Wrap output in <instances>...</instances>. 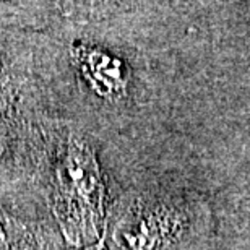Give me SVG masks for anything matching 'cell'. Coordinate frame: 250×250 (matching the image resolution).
Returning <instances> with one entry per match:
<instances>
[{
    "label": "cell",
    "instance_id": "7a4b0ae2",
    "mask_svg": "<svg viewBox=\"0 0 250 250\" xmlns=\"http://www.w3.org/2000/svg\"><path fill=\"white\" fill-rule=\"evenodd\" d=\"M0 68H2V59H0Z\"/></svg>",
    "mask_w": 250,
    "mask_h": 250
},
{
    "label": "cell",
    "instance_id": "6da1fadb",
    "mask_svg": "<svg viewBox=\"0 0 250 250\" xmlns=\"http://www.w3.org/2000/svg\"><path fill=\"white\" fill-rule=\"evenodd\" d=\"M72 56L94 91L103 96L121 91L124 86V68L116 57L107 56L106 52H101L98 49L80 46V44L73 46Z\"/></svg>",
    "mask_w": 250,
    "mask_h": 250
}]
</instances>
